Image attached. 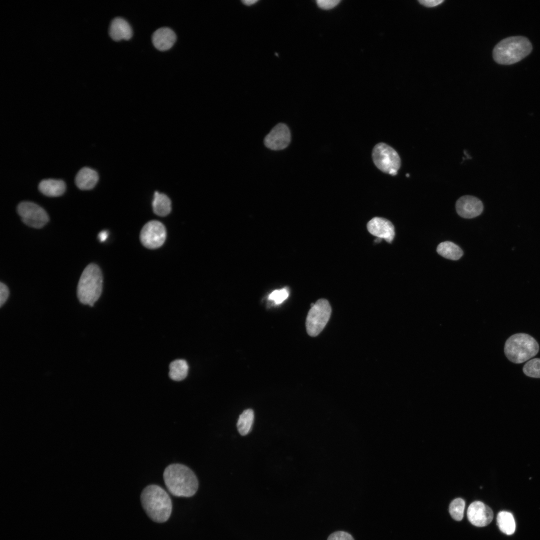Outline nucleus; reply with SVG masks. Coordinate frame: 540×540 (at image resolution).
<instances>
[{"mask_svg": "<svg viewBox=\"0 0 540 540\" xmlns=\"http://www.w3.org/2000/svg\"><path fill=\"white\" fill-rule=\"evenodd\" d=\"M163 478L168 490L174 496L190 497L198 490L197 478L193 471L185 465L170 464L165 468Z\"/></svg>", "mask_w": 540, "mask_h": 540, "instance_id": "1", "label": "nucleus"}, {"mask_svg": "<svg viewBox=\"0 0 540 540\" xmlns=\"http://www.w3.org/2000/svg\"><path fill=\"white\" fill-rule=\"evenodd\" d=\"M142 506L150 518L157 522L166 521L172 510L171 499L168 494L160 486L151 484L142 492Z\"/></svg>", "mask_w": 540, "mask_h": 540, "instance_id": "2", "label": "nucleus"}, {"mask_svg": "<svg viewBox=\"0 0 540 540\" xmlns=\"http://www.w3.org/2000/svg\"><path fill=\"white\" fill-rule=\"evenodd\" d=\"M532 50L530 40L522 36L506 38L499 42L493 50V58L498 64H511L527 56Z\"/></svg>", "mask_w": 540, "mask_h": 540, "instance_id": "3", "label": "nucleus"}, {"mask_svg": "<svg viewBox=\"0 0 540 540\" xmlns=\"http://www.w3.org/2000/svg\"><path fill=\"white\" fill-rule=\"evenodd\" d=\"M102 274L99 266L90 264L87 266L80 277L77 296L82 304L92 306L100 298L102 289Z\"/></svg>", "mask_w": 540, "mask_h": 540, "instance_id": "4", "label": "nucleus"}, {"mask_svg": "<svg viewBox=\"0 0 540 540\" xmlns=\"http://www.w3.org/2000/svg\"><path fill=\"white\" fill-rule=\"evenodd\" d=\"M539 349V344L535 338L525 333L511 336L504 346L506 357L514 364H521L530 359L537 354Z\"/></svg>", "mask_w": 540, "mask_h": 540, "instance_id": "5", "label": "nucleus"}, {"mask_svg": "<svg viewBox=\"0 0 540 540\" xmlns=\"http://www.w3.org/2000/svg\"><path fill=\"white\" fill-rule=\"evenodd\" d=\"M306 319L308 334L312 336L318 335L328 322L332 312L329 302L326 299L318 300L312 304Z\"/></svg>", "mask_w": 540, "mask_h": 540, "instance_id": "6", "label": "nucleus"}, {"mask_svg": "<svg viewBox=\"0 0 540 540\" xmlns=\"http://www.w3.org/2000/svg\"><path fill=\"white\" fill-rule=\"evenodd\" d=\"M372 157L374 164L381 171L392 176L397 174L400 159L392 148L384 143L378 144L372 150Z\"/></svg>", "mask_w": 540, "mask_h": 540, "instance_id": "7", "label": "nucleus"}, {"mask_svg": "<svg viewBox=\"0 0 540 540\" xmlns=\"http://www.w3.org/2000/svg\"><path fill=\"white\" fill-rule=\"evenodd\" d=\"M17 212L22 221L34 228L43 227L49 221L45 210L38 204L30 202H22L17 206Z\"/></svg>", "mask_w": 540, "mask_h": 540, "instance_id": "8", "label": "nucleus"}, {"mask_svg": "<svg viewBox=\"0 0 540 540\" xmlns=\"http://www.w3.org/2000/svg\"><path fill=\"white\" fill-rule=\"evenodd\" d=\"M166 238V230L164 224L158 220L147 222L142 228L140 239L146 248L155 249L161 246Z\"/></svg>", "mask_w": 540, "mask_h": 540, "instance_id": "9", "label": "nucleus"}, {"mask_svg": "<svg viewBox=\"0 0 540 540\" xmlns=\"http://www.w3.org/2000/svg\"><path fill=\"white\" fill-rule=\"evenodd\" d=\"M291 134L288 126L284 124L276 125L264 138L265 146L273 150H282L290 143Z\"/></svg>", "mask_w": 540, "mask_h": 540, "instance_id": "10", "label": "nucleus"}, {"mask_svg": "<svg viewBox=\"0 0 540 540\" xmlns=\"http://www.w3.org/2000/svg\"><path fill=\"white\" fill-rule=\"evenodd\" d=\"M467 516L472 524L482 527L490 523L494 514L492 509L482 502L474 501L470 504L468 508Z\"/></svg>", "mask_w": 540, "mask_h": 540, "instance_id": "11", "label": "nucleus"}, {"mask_svg": "<svg viewBox=\"0 0 540 540\" xmlns=\"http://www.w3.org/2000/svg\"><path fill=\"white\" fill-rule=\"evenodd\" d=\"M456 208L457 213L461 217L472 218L482 214L484 206L478 198L472 196H464L456 201Z\"/></svg>", "mask_w": 540, "mask_h": 540, "instance_id": "12", "label": "nucleus"}, {"mask_svg": "<svg viewBox=\"0 0 540 540\" xmlns=\"http://www.w3.org/2000/svg\"><path fill=\"white\" fill-rule=\"evenodd\" d=\"M368 231L373 236L384 239L390 243L395 236L394 228L388 220L380 217H374L367 224Z\"/></svg>", "mask_w": 540, "mask_h": 540, "instance_id": "13", "label": "nucleus"}, {"mask_svg": "<svg viewBox=\"0 0 540 540\" xmlns=\"http://www.w3.org/2000/svg\"><path fill=\"white\" fill-rule=\"evenodd\" d=\"M176 40L174 32L170 28L162 27L156 30L152 36L154 47L162 51L166 50L172 47Z\"/></svg>", "mask_w": 540, "mask_h": 540, "instance_id": "14", "label": "nucleus"}, {"mask_svg": "<svg viewBox=\"0 0 540 540\" xmlns=\"http://www.w3.org/2000/svg\"><path fill=\"white\" fill-rule=\"evenodd\" d=\"M110 36L114 40H128L132 35V30L129 23L124 18L116 17L111 22L109 28Z\"/></svg>", "mask_w": 540, "mask_h": 540, "instance_id": "15", "label": "nucleus"}, {"mask_svg": "<svg viewBox=\"0 0 540 540\" xmlns=\"http://www.w3.org/2000/svg\"><path fill=\"white\" fill-rule=\"evenodd\" d=\"M98 180V175L94 170L88 167L81 168L78 172L75 182L82 190H90L94 187Z\"/></svg>", "mask_w": 540, "mask_h": 540, "instance_id": "16", "label": "nucleus"}, {"mask_svg": "<svg viewBox=\"0 0 540 540\" xmlns=\"http://www.w3.org/2000/svg\"><path fill=\"white\" fill-rule=\"evenodd\" d=\"M66 184L62 180L46 179L42 180L38 184L40 191L48 196H58L66 190Z\"/></svg>", "mask_w": 540, "mask_h": 540, "instance_id": "17", "label": "nucleus"}, {"mask_svg": "<svg viewBox=\"0 0 540 540\" xmlns=\"http://www.w3.org/2000/svg\"><path fill=\"white\" fill-rule=\"evenodd\" d=\"M152 206L154 212L161 216H167L172 210L171 201L169 198L158 192H154Z\"/></svg>", "mask_w": 540, "mask_h": 540, "instance_id": "18", "label": "nucleus"}, {"mask_svg": "<svg viewBox=\"0 0 540 540\" xmlns=\"http://www.w3.org/2000/svg\"><path fill=\"white\" fill-rule=\"evenodd\" d=\"M436 251L442 257L454 260H459L463 255V251L460 248L449 241L440 243L438 246Z\"/></svg>", "mask_w": 540, "mask_h": 540, "instance_id": "19", "label": "nucleus"}, {"mask_svg": "<svg viewBox=\"0 0 540 540\" xmlns=\"http://www.w3.org/2000/svg\"><path fill=\"white\" fill-rule=\"evenodd\" d=\"M497 525L503 533L510 535L516 530V522L512 514L506 511L500 512L497 516Z\"/></svg>", "mask_w": 540, "mask_h": 540, "instance_id": "20", "label": "nucleus"}, {"mask_svg": "<svg viewBox=\"0 0 540 540\" xmlns=\"http://www.w3.org/2000/svg\"><path fill=\"white\" fill-rule=\"evenodd\" d=\"M188 366L184 360H176L170 364L169 376L176 381L184 380L188 374Z\"/></svg>", "mask_w": 540, "mask_h": 540, "instance_id": "21", "label": "nucleus"}, {"mask_svg": "<svg viewBox=\"0 0 540 540\" xmlns=\"http://www.w3.org/2000/svg\"><path fill=\"white\" fill-rule=\"evenodd\" d=\"M254 420V412L252 409L244 410L240 416L237 422V428L242 436L248 434L252 430Z\"/></svg>", "mask_w": 540, "mask_h": 540, "instance_id": "22", "label": "nucleus"}, {"mask_svg": "<svg viewBox=\"0 0 540 540\" xmlns=\"http://www.w3.org/2000/svg\"><path fill=\"white\" fill-rule=\"evenodd\" d=\"M465 502L461 498H456L451 502L449 506V512L451 517L457 521L461 520L464 516Z\"/></svg>", "mask_w": 540, "mask_h": 540, "instance_id": "23", "label": "nucleus"}, {"mask_svg": "<svg viewBox=\"0 0 540 540\" xmlns=\"http://www.w3.org/2000/svg\"><path fill=\"white\" fill-rule=\"evenodd\" d=\"M522 371L526 376L540 378V358L528 360L524 366Z\"/></svg>", "mask_w": 540, "mask_h": 540, "instance_id": "24", "label": "nucleus"}, {"mask_svg": "<svg viewBox=\"0 0 540 540\" xmlns=\"http://www.w3.org/2000/svg\"><path fill=\"white\" fill-rule=\"evenodd\" d=\"M289 292L287 288L275 290L272 292L268 296V299L272 300L276 304L282 303L288 296Z\"/></svg>", "mask_w": 540, "mask_h": 540, "instance_id": "25", "label": "nucleus"}, {"mask_svg": "<svg viewBox=\"0 0 540 540\" xmlns=\"http://www.w3.org/2000/svg\"><path fill=\"white\" fill-rule=\"evenodd\" d=\"M328 540H354V539L350 534L343 531H338L328 536Z\"/></svg>", "mask_w": 540, "mask_h": 540, "instance_id": "26", "label": "nucleus"}, {"mask_svg": "<svg viewBox=\"0 0 540 540\" xmlns=\"http://www.w3.org/2000/svg\"><path fill=\"white\" fill-rule=\"evenodd\" d=\"M340 2V0H318L316 1L320 8L326 10L333 8Z\"/></svg>", "mask_w": 540, "mask_h": 540, "instance_id": "27", "label": "nucleus"}, {"mask_svg": "<svg viewBox=\"0 0 540 540\" xmlns=\"http://www.w3.org/2000/svg\"><path fill=\"white\" fill-rule=\"evenodd\" d=\"M9 296V290L7 286L0 282V306H2L7 300Z\"/></svg>", "mask_w": 540, "mask_h": 540, "instance_id": "28", "label": "nucleus"}, {"mask_svg": "<svg viewBox=\"0 0 540 540\" xmlns=\"http://www.w3.org/2000/svg\"><path fill=\"white\" fill-rule=\"evenodd\" d=\"M418 2L422 4L427 7L435 6L444 2L442 0H420Z\"/></svg>", "mask_w": 540, "mask_h": 540, "instance_id": "29", "label": "nucleus"}, {"mask_svg": "<svg viewBox=\"0 0 540 540\" xmlns=\"http://www.w3.org/2000/svg\"><path fill=\"white\" fill-rule=\"evenodd\" d=\"M108 233L106 230H102L100 232L98 235V238L100 242L105 241L108 238Z\"/></svg>", "mask_w": 540, "mask_h": 540, "instance_id": "30", "label": "nucleus"}, {"mask_svg": "<svg viewBox=\"0 0 540 540\" xmlns=\"http://www.w3.org/2000/svg\"><path fill=\"white\" fill-rule=\"evenodd\" d=\"M258 1V0H242V2L244 5L250 6L256 3Z\"/></svg>", "mask_w": 540, "mask_h": 540, "instance_id": "31", "label": "nucleus"}, {"mask_svg": "<svg viewBox=\"0 0 540 540\" xmlns=\"http://www.w3.org/2000/svg\"><path fill=\"white\" fill-rule=\"evenodd\" d=\"M406 176H407V177H408V176H409V174H406Z\"/></svg>", "mask_w": 540, "mask_h": 540, "instance_id": "32", "label": "nucleus"}]
</instances>
